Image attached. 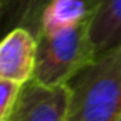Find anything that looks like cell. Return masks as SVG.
<instances>
[{"label":"cell","instance_id":"obj_1","mask_svg":"<svg viewBox=\"0 0 121 121\" xmlns=\"http://www.w3.org/2000/svg\"><path fill=\"white\" fill-rule=\"evenodd\" d=\"M66 121H118L121 118V43L86 66L70 83Z\"/></svg>","mask_w":121,"mask_h":121},{"label":"cell","instance_id":"obj_2","mask_svg":"<svg viewBox=\"0 0 121 121\" xmlns=\"http://www.w3.org/2000/svg\"><path fill=\"white\" fill-rule=\"evenodd\" d=\"M94 60L95 51L90 40L87 19L73 29L37 37L33 80L47 87L64 86Z\"/></svg>","mask_w":121,"mask_h":121},{"label":"cell","instance_id":"obj_3","mask_svg":"<svg viewBox=\"0 0 121 121\" xmlns=\"http://www.w3.org/2000/svg\"><path fill=\"white\" fill-rule=\"evenodd\" d=\"M70 97L69 84L47 87L30 80L22 87L7 121H66Z\"/></svg>","mask_w":121,"mask_h":121},{"label":"cell","instance_id":"obj_4","mask_svg":"<svg viewBox=\"0 0 121 121\" xmlns=\"http://www.w3.org/2000/svg\"><path fill=\"white\" fill-rule=\"evenodd\" d=\"M37 39L26 29H14L0 39V80L24 86L33 80Z\"/></svg>","mask_w":121,"mask_h":121},{"label":"cell","instance_id":"obj_5","mask_svg":"<svg viewBox=\"0 0 121 121\" xmlns=\"http://www.w3.org/2000/svg\"><path fill=\"white\" fill-rule=\"evenodd\" d=\"M95 58L121 43V0H86Z\"/></svg>","mask_w":121,"mask_h":121},{"label":"cell","instance_id":"obj_6","mask_svg":"<svg viewBox=\"0 0 121 121\" xmlns=\"http://www.w3.org/2000/svg\"><path fill=\"white\" fill-rule=\"evenodd\" d=\"M51 0H0V39L14 29H26L36 39L41 33V16Z\"/></svg>","mask_w":121,"mask_h":121},{"label":"cell","instance_id":"obj_7","mask_svg":"<svg viewBox=\"0 0 121 121\" xmlns=\"http://www.w3.org/2000/svg\"><path fill=\"white\" fill-rule=\"evenodd\" d=\"M90 9L86 0H51L41 16V33L53 36L73 29L88 19Z\"/></svg>","mask_w":121,"mask_h":121},{"label":"cell","instance_id":"obj_8","mask_svg":"<svg viewBox=\"0 0 121 121\" xmlns=\"http://www.w3.org/2000/svg\"><path fill=\"white\" fill-rule=\"evenodd\" d=\"M23 86L0 80V121H7Z\"/></svg>","mask_w":121,"mask_h":121},{"label":"cell","instance_id":"obj_9","mask_svg":"<svg viewBox=\"0 0 121 121\" xmlns=\"http://www.w3.org/2000/svg\"><path fill=\"white\" fill-rule=\"evenodd\" d=\"M118 121H121V118H120V120H118Z\"/></svg>","mask_w":121,"mask_h":121}]
</instances>
